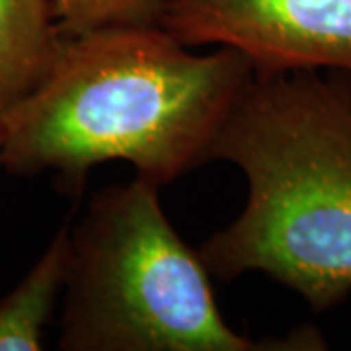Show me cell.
Wrapping results in <instances>:
<instances>
[{
  "label": "cell",
  "instance_id": "277c9868",
  "mask_svg": "<svg viewBox=\"0 0 351 351\" xmlns=\"http://www.w3.org/2000/svg\"><path fill=\"white\" fill-rule=\"evenodd\" d=\"M158 25L188 47H230L254 73L351 75V0H166Z\"/></svg>",
  "mask_w": 351,
  "mask_h": 351
},
{
  "label": "cell",
  "instance_id": "6da1fadb",
  "mask_svg": "<svg viewBox=\"0 0 351 351\" xmlns=\"http://www.w3.org/2000/svg\"><path fill=\"white\" fill-rule=\"evenodd\" d=\"M252 75L237 49L195 55L160 25L64 36L49 75L0 115V166L51 170L78 193L96 164L125 160L162 188L211 160Z\"/></svg>",
  "mask_w": 351,
  "mask_h": 351
},
{
  "label": "cell",
  "instance_id": "3957f363",
  "mask_svg": "<svg viewBox=\"0 0 351 351\" xmlns=\"http://www.w3.org/2000/svg\"><path fill=\"white\" fill-rule=\"evenodd\" d=\"M145 178L98 191L71 228L64 351L320 350L314 332L252 339L228 326L211 274L178 237Z\"/></svg>",
  "mask_w": 351,
  "mask_h": 351
},
{
  "label": "cell",
  "instance_id": "52a82bcc",
  "mask_svg": "<svg viewBox=\"0 0 351 351\" xmlns=\"http://www.w3.org/2000/svg\"><path fill=\"white\" fill-rule=\"evenodd\" d=\"M166 0H51L63 36L104 25H158Z\"/></svg>",
  "mask_w": 351,
  "mask_h": 351
},
{
  "label": "cell",
  "instance_id": "8992f818",
  "mask_svg": "<svg viewBox=\"0 0 351 351\" xmlns=\"http://www.w3.org/2000/svg\"><path fill=\"white\" fill-rule=\"evenodd\" d=\"M69 256L71 225L66 223L22 281L0 299V351L43 350V334L63 299Z\"/></svg>",
  "mask_w": 351,
  "mask_h": 351
},
{
  "label": "cell",
  "instance_id": "ba28073f",
  "mask_svg": "<svg viewBox=\"0 0 351 351\" xmlns=\"http://www.w3.org/2000/svg\"><path fill=\"white\" fill-rule=\"evenodd\" d=\"M0 151H2V129H0Z\"/></svg>",
  "mask_w": 351,
  "mask_h": 351
},
{
  "label": "cell",
  "instance_id": "7a4b0ae2",
  "mask_svg": "<svg viewBox=\"0 0 351 351\" xmlns=\"http://www.w3.org/2000/svg\"><path fill=\"white\" fill-rule=\"evenodd\" d=\"M211 160L239 166L248 203L199 248L209 274L262 271L316 313L351 293V75L254 73Z\"/></svg>",
  "mask_w": 351,
  "mask_h": 351
},
{
  "label": "cell",
  "instance_id": "5b68a950",
  "mask_svg": "<svg viewBox=\"0 0 351 351\" xmlns=\"http://www.w3.org/2000/svg\"><path fill=\"white\" fill-rule=\"evenodd\" d=\"M63 41L51 0H0V115L49 75Z\"/></svg>",
  "mask_w": 351,
  "mask_h": 351
}]
</instances>
